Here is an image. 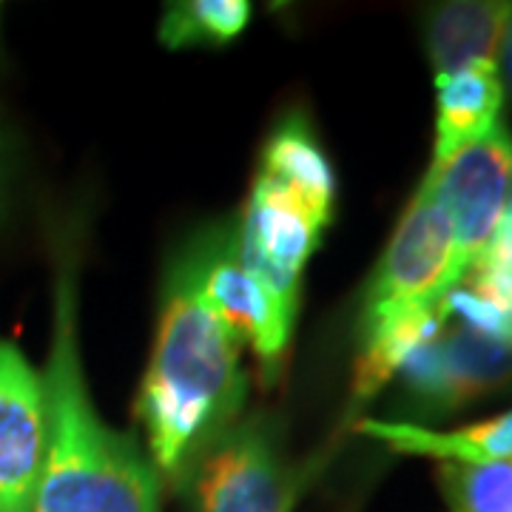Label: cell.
I'll return each mask as SVG.
<instances>
[{
  "label": "cell",
  "instance_id": "obj_1",
  "mask_svg": "<svg viewBox=\"0 0 512 512\" xmlns=\"http://www.w3.org/2000/svg\"><path fill=\"white\" fill-rule=\"evenodd\" d=\"M217 234L174 262L148 365L140 416L157 467L177 473L200 444H208L237 416L245 399L239 367L242 342L205 296V268Z\"/></svg>",
  "mask_w": 512,
  "mask_h": 512
},
{
  "label": "cell",
  "instance_id": "obj_2",
  "mask_svg": "<svg viewBox=\"0 0 512 512\" xmlns=\"http://www.w3.org/2000/svg\"><path fill=\"white\" fill-rule=\"evenodd\" d=\"M72 279L57 282L43 382L46 461L32 512H160V484L134 441L97 419L77 353Z\"/></svg>",
  "mask_w": 512,
  "mask_h": 512
},
{
  "label": "cell",
  "instance_id": "obj_3",
  "mask_svg": "<svg viewBox=\"0 0 512 512\" xmlns=\"http://www.w3.org/2000/svg\"><path fill=\"white\" fill-rule=\"evenodd\" d=\"M456 234L436 191L421 180L367 288L362 330L413 311H433L458 288Z\"/></svg>",
  "mask_w": 512,
  "mask_h": 512
},
{
  "label": "cell",
  "instance_id": "obj_4",
  "mask_svg": "<svg viewBox=\"0 0 512 512\" xmlns=\"http://www.w3.org/2000/svg\"><path fill=\"white\" fill-rule=\"evenodd\" d=\"M424 183L436 191L450 214L458 265L467 276L507 214L512 183V131L498 123L487 137L458 151L453 160L430 168Z\"/></svg>",
  "mask_w": 512,
  "mask_h": 512
},
{
  "label": "cell",
  "instance_id": "obj_5",
  "mask_svg": "<svg viewBox=\"0 0 512 512\" xmlns=\"http://www.w3.org/2000/svg\"><path fill=\"white\" fill-rule=\"evenodd\" d=\"M325 222L282 188L256 177L237 234L239 265L276 293L291 311L299 305V276L319 248Z\"/></svg>",
  "mask_w": 512,
  "mask_h": 512
},
{
  "label": "cell",
  "instance_id": "obj_6",
  "mask_svg": "<svg viewBox=\"0 0 512 512\" xmlns=\"http://www.w3.org/2000/svg\"><path fill=\"white\" fill-rule=\"evenodd\" d=\"M402 370L410 396L421 407L447 413L512 382V342L467 325L441 328Z\"/></svg>",
  "mask_w": 512,
  "mask_h": 512
},
{
  "label": "cell",
  "instance_id": "obj_7",
  "mask_svg": "<svg viewBox=\"0 0 512 512\" xmlns=\"http://www.w3.org/2000/svg\"><path fill=\"white\" fill-rule=\"evenodd\" d=\"M43 461V382L23 353L0 339V512H32Z\"/></svg>",
  "mask_w": 512,
  "mask_h": 512
},
{
  "label": "cell",
  "instance_id": "obj_8",
  "mask_svg": "<svg viewBox=\"0 0 512 512\" xmlns=\"http://www.w3.org/2000/svg\"><path fill=\"white\" fill-rule=\"evenodd\" d=\"M202 288L239 342H248L268 367L282 359L296 311L239 265L237 237H217Z\"/></svg>",
  "mask_w": 512,
  "mask_h": 512
},
{
  "label": "cell",
  "instance_id": "obj_9",
  "mask_svg": "<svg viewBox=\"0 0 512 512\" xmlns=\"http://www.w3.org/2000/svg\"><path fill=\"white\" fill-rule=\"evenodd\" d=\"M197 498L200 512H285L293 493L262 433L237 430L205 458Z\"/></svg>",
  "mask_w": 512,
  "mask_h": 512
},
{
  "label": "cell",
  "instance_id": "obj_10",
  "mask_svg": "<svg viewBox=\"0 0 512 512\" xmlns=\"http://www.w3.org/2000/svg\"><path fill=\"white\" fill-rule=\"evenodd\" d=\"M512 3L504 0H456L441 3L427 15L424 43L436 80L498 63Z\"/></svg>",
  "mask_w": 512,
  "mask_h": 512
},
{
  "label": "cell",
  "instance_id": "obj_11",
  "mask_svg": "<svg viewBox=\"0 0 512 512\" xmlns=\"http://www.w3.org/2000/svg\"><path fill=\"white\" fill-rule=\"evenodd\" d=\"M439 109H436V146L433 163L439 168L453 160L458 151L487 137L501 120L504 109V83L498 63H481L473 69L436 80Z\"/></svg>",
  "mask_w": 512,
  "mask_h": 512
},
{
  "label": "cell",
  "instance_id": "obj_12",
  "mask_svg": "<svg viewBox=\"0 0 512 512\" xmlns=\"http://www.w3.org/2000/svg\"><path fill=\"white\" fill-rule=\"evenodd\" d=\"M356 433L384 441L387 447L410 456H430L456 464L512 461V410L458 430H430L407 421L365 419L356 421Z\"/></svg>",
  "mask_w": 512,
  "mask_h": 512
},
{
  "label": "cell",
  "instance_id": "obj_13",
  "mask_svg": "<svg viewBox=\"0 0 512 512\" xmlns=\"http://www.w3.org/2000/svg\"><path fill=\"white\" fill-rule=\"evenodd\" d=\"M259 180H268L285 194H291L299 205H305L313 217L328 225L336 197V183L328 157L319 148L308 123L302 117H288L271 134L262 151Z\"/></svg>",
  "mask_w": 512,
  "mask_h": 512
},
{
  "label": "cell",
  "instance_id": "obj_14",
  "mask_svg": "<svg viewBox=\"0 0 512 512\" xmlns=\"http://www.w3.org/2000/svg\"><path fill=\"white\" fill-rule=\"evenodd\" d=\"M444 322L447 319L441 316L439 308H433V311L402 313V316H393L387 322L362 330L365 348L356 362L353 399L367 402L370 396H376L384 384L407 365V359L444 328Z\"/></svg>",
  "mask_w": 512,
  "mask_h": 512
},
{
  "label": "cell",
  "instance_id": "obj_15",
  "mask_svg": "<svg viewBox=\"0 0 512 512\" xmlns=\"http://www.w3.org/2000/svg\"><path fill=\"white\" fill-rule=\"evenodd\" d=\"M251 6L245 0H191L168 6L160 23V40L168 49L197 43H228L245 29Z\"/></svg>",
  "mask_w": 512,
  "mask_h": 512
},
{
  "label": "cell",
  "instance_id": "obj_16",
  "mask_svg": "<svg viewBox=\"0 0 512 512\" xmlns=\"http://www.w3.org/2000/svg\"><path fill=\"white\" fill-rule=\"evenodd\" d=\"M439 484L453 512H512V461H444Z\"/></svg>",
  "mask_w": 512,
  "mask_h": 512
},
{
  "label": "cell",
  "instance_id": "obj_17",
  "mask_svg": "<svg viewBox=\"0 0 512 512\" xmlns=\"http://www.w3.org/2000/svg\"><path fill=\"white\" fill-rule=\"evenodd\" d=\"M467 274H470L467 291L476 293L478 299H484L487 305H493L501 313L512 316V274L498 271V268H487V265H476Z\"/></svg>",
  "mask_w": 512,
  "mask_h": 512
},
{
  "label": "cell",
  "instance_id": "obj_18",
  "mask_svg": "<svg viewBox=\"0 0 512 512\" xmlns=\"http://www.w3.org/2000/svg\"><path fill=\"white\" fill-rule=\"evenodd\" d=\"M498 74H501V83H504V92H512V15L507 20V29H504V40H501V52H498Z\"/></svg>",
  "mask_w": 512,
  "mask_h": 512
},
{
  "label": "cell",
  "instance_id": "obj_19",
  "mask_svg": "<svg viewBox=\"0 0 512 512\" xmlns=\"http://www.w3.org/2000/svg\"><path fill=\"white\" fill-rule=\"evenodd\" d=\"M507 217H512V183H510V200H507Z\"/></svg>",
  "mask_w": 512,
  "mask_h": 512
}]
</instances>
